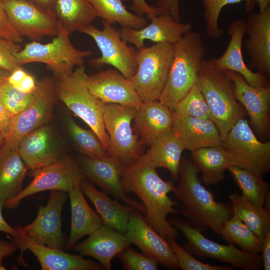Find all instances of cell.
<instances>
[{"instance_id": "cell-41", "label": "cell", "mask_w": 270, "mask_h": 270, "mask_svg": "<svg viewBox=\"0 0 270 270\" xmlns=\"http://www.w3.org/2000/svg\"><path fill=\"white\" fill-rule=\"evenodd\" d=\"M33 98L34 92L19 90L8 82L7 78L0 84V100L12 117L25 110Z\"/></svg>"}, {"instance_id": "cell-16", "label": "cell", "mask_w": 270, "mask_h": 270, "mask_svg": "<svg viewBox=\"0 0 270 270\" xmlns=\"http://www.w3.org/2000/svg\"><path fill=\"white\" fill-rule=\"evenodd\" d=\"M18 235L12 242L20 249L18 262L25 264L22 258L26 250H30L38 258L42 270H104L99 262L84 258L80 255L72 254L56 248L40 244L30 238L20 226H16Z\"/></svg>"}, {"instance_id": "cell-50", "label": "cell", "mask_w": 270, "mask_h": 270, "mask_svg": "<svg viewBox=\"0 0 270 270\" xmlns=\"http://www.w3.org/2000/svg\"><path fill=\"white\" fill-rule=\"evenodd\" d=\"M36 84L33 76L27 72L16 88L26 93H30L34 92Z\"/></svg>"}, {"instance_id": "cell-30", "label": "cell", "mask_w": 270, "mask_h": 270, "mask_svg": "<svg viewBox=\"0 0 270 270\" xmlns=\"http://www.w3.org/2000/svg\"><path fill=\"white\" fill-rule=\"evenodd\" d=\"M80 186L84 194L95 206L103 224L125 234L130 214L136 209L112 200L86 179L81 181Z\"/></svg>"}, {"instance_id": "cell-11", "label": "cell", "mask_w": 270, "mask_h": 270, "mask_svg": "<svg viewBox=\"0 0 270 270\" xmlns=\"http://www.w3.org/2000/svg\"><path fill=\"white\" fill-rule=\"evenodd\" d=\"M102 23V30L90 24L78 31L90 36L101 52V56L90 60V65L98 68H102L105 64L110 65L126 78L131 80L138 68V50L129 46L127 42L122 38L118 30L112 27L111 24L104 20Z\"/></svg>"}, {"instance_id": "cell-10", "label": "cell", "mask_w": 270, "mask_h": 270, "mask_svg": "<svg viewBox=\"0 0 270 270\" xmlns=\"http://www.w3.org/2000/svg\"><path fill=\"white\" fill-rule=\"evenodd\" d=\"M231 166L249 170L261 176L270 172V142L258 140L248 120L236 123L222 142Z\"/></svg>"}, {"instance_id": "cell-20", "label": "cell", "mask_w": 270, "mask_h": 270, "mask_svg": "<svg viewBox=\"0 0 270 270\" xmlns=\"http://www.w3.org/2000/svg\"><path fill=\"white\" fill-rule=\"evenodd\" d=\"M80 164L85 177L106 193L125 204L146 214V209L141 202L128 196L123 190L120 180V165L110 156L106 158L84 156Z\"/></svg>"}, {"instance_id": "cell-19", "label": "cell", "mask_w": 270, "mask_h": 270, "mask_svg": "<svg viewBox=\"0 0 270 270\" xmlns=\"http://www.w3.org/2000/svg\"><path fill=\"white\" fill-rule=\"evenodd\" d=\"M142 214L134 210L130 214L125 234L128 240L142 252L154 256L158 264L171 270L178 269L176 257L166 238L148 224Z\"/></svg>"}, {"instance_id": "cell-6", "label": "cell", "mask_w": 270, "mask_h": 270, "mask_svg": "<svg viewBox=\"0 0 270 270\" xmlns=\"http://www.w3.org/2000/svg\"><path fill=\"white\" fill-rule=\"evenodd\" d=\"M58 23V32L50 42L42 44L32 41L15 54L21 66L32 62L44 63L56 75L70 72L75 66H84V58L91 56L92 50L74 48L70 40V34Z\"/></svg>"}, {"instance_id": "cell-52", "label": "cell", "mask_w": 270, "mask_h": 270, "mask_svg": "<svg viewBox=\"0 0 270 270\" xmlns=\"http://www.w3.org/2000/svg\"><path fill=\"white\" fill-rule=\"evenodd\" d=\"M4 202L0 200V231L10 234L12 238L18 235V232L14 227H12L8 224L3 218L2 209Z\"/></svg>"}, {"instance_id": "cell-48", "label": "cell", "mask_w": 270, "mask_h": 270, "mask_svg": "<svg viewBox=\"0 0 270 270\" xmlns=\"http://www.w3.org/2000/svg\"><path fill=\"white\" fill-rule=\"evenodd\" d=\"M12 118L0 100V133L4 139L8 134Z\"/></svg>"}, {"instance_id": "cell-17", "label": "cell", "mask_w": 270, "mask_h": 270, "mask_svg": "<svg viewBox=\"0 0 270 270\" xmlns=\"http://www.w3.org/2000/svg\"><path fill=\"white\" fill-rule=\"evenodd\" d=\"M86 83L90 92L105 104L131 106L138 110L142 102L132 80L117 70L108 68L87 74Z\"/></svg>"}, {"instance_id": "cell-27", "label": "cell", "mask_w": 270, "mask_h": 270, "mask_svg": "<svg viewBox=\"0 0 270 270\" xmlns=\"http://www.w3.org/2000/svg\"><path fill=\"white\" fill-rule=\"evenodd\" d=\"M172 130L184 150L191 152L202 148L222 145L218 128L212 120L178 115L173 112Z\"/></svg>"}, {"instance_id": "cell-5", "label": "cell", "mask_w": 270, "mask_h": 270, "mask_svg": "<svg viewBox=\"0 0 270 270\" xmlns=\"http://www.w3.org/2000/svg\"><path fill=\"white\" fill-rule=\"evenodd\" d=\"M86 75L84 66H78L74 70L54 75L58 99L96 134L107 152L109 136L103 120L105 104L88 90L86 83Z\"/></svg>"}, {"instance_id": "cell-57", "label": "cell", "mask_w": 270, "mask_h": 270, "mask_svg": "<svg viewBox=\"0 0 270 270\" xmlns=\"http://www.w3.org/2000/svg\"><path fill=\"white\" fill-rule=\"evenodd\" d=\"M6 268L3 266H0V270H4Z\"/></svg>"}, {"instance_id": "cell-21", "label": "cell", "mask_w": 270, "mask_h": 270, "mask_svg": "<svg viewBox=\"0 0 270 270\" xmlns=\"http://www.w3.org/2000/svg\"><path fill=\"white\" fill-rule=\"evenodd\" d=\"M244 45L252 68L268 77L270 75V6L263 12H248Z\"/></svg>"}, {"instance_id": "cell-1", "label": "cell", "mask_w": 270, "mask_h": 270, "mask_svg": "<svg viewBox=\"0 0 270 270\" xmlns=\"http://www.w3.org/2000/svg\"><path fill=\"white\" fill-rule=\"evenodd\" d=\"M120 180L126 194L133 193L146 209V220L162 236H179L178 230L166 219L169 214H177L178 204L168 194L174 188L172 181H166L158 174L156 168L141 156L126 166H120Z\"/></svg>"}, {"instance_id": "cell-14", "label": "cell", "mask_w": 270, "mask_h": 270, "mask_svg": "<svg viewBox=\"0 0 270 270\" xmlns=\"http://www.w3.org/2000/svg\"><path fill=\"white\" fill-rule=\"evenodd\" d=\"M58 99L54 77L46 76L36 84L32 103L24 111L12 118L8 134L5 140L20 139L32 130L50 122Z\"/></svg>"}, {"instance_id": "cell-38", "label": "cell", "mask_w": 270, "mask_h": 270, "mask_svg": "<svg viewBox=\"0 0 270 270\" xmlns=\"http://www.w3.org/2000/svg\"><path fill=\"white\" fill-rule=\"evenodd\" d=\"M66 124L74 142L84 156L100 158L109 156L99 138L92 130L82 128L70 116L68 118Z\"/></svg>"}, {"instance_id": "cell-56", "label": "cell", "mask_w": 270, "mask_h": 270, "mask_svg": "<svg viewBox=\"0 0 270 270\" xmlns=\"http://www.w3.org/2000/svg\"><path fill=\"white\" fill-rule=\"evenodd\" d=\"M4 138L2 134L0 133V146L4 143Z\"/></svg>"}, {"instance_id": "cell-49", "label": "cell", "mask_w": 270, "mask_h": 270, "mask_svg": "<svg viewBox=\"0 0 270 270\" xmlns=\"http://www.w3.org/2000/svg\"><path fill=\"white\" fill-rule=\"evenodd\" d=\"M262 266L264 270H270V230L262 239Z\"/></svg>"}, {"instance_id": "cell-31", "label": "cell", "mask_w": 270, "mask_h": 270, "mask_svg": "<svg viewBox=\"0 0 270 270\" xmlns=\"http://www.w3.org/2000/svg\"><path fill=\"white\" fill-rule=\"evenodd\" d=\"M184 150L182 142L172 130L155 141L141 156L156 168L168 170L172 177L178 181Z\"/></svg>"}, {"instance_id": "cell-39", "label": "cell", "mask_w": 270, "mask_h": 270, "mask_svg": "<svg viewBox=\"0 0 270 270\" xmlns=\"http://www.w3.org/2000/svg\"><path fill=\"white\" fill-rule=\"evenodd\" d=\"M204 7V19L207 36L212 39H218L224 33L220 28L218 19L220 12L225 6L242 1L246 2L245 10L251 12L256 5V0H200Z\"/></svg>"}, {"instance_id": "cell-4", "label": "cell", "mask_w": 270, "mask_h": 270, "mask_svg": "<svg viewBox=\"0 0 270 270\" xmlns=\"http://www.w3.org/2000/svg\"><path fill=\"white\" fill-rule=\"evenodd\" d=\"M196 82L224 141L238 120L246 114L236 97L234 82L224 72L215 70L208 60H204Z\"/></svg>"}, {"instance_id": "cell-18", "label": "cell", "mask_w": 270, "mask_h": 270, "mask_svg": "<svg viewBox=\"0 0 270 270\" xmlns=\"http://www.w3.org/2000/svg\"><path fill=\"white\" fill-rule=\"evenodd\" d=\"M223 72L233 82L236 97L248 114L254 129L260 136H268L270 128V86H252L240 74L231 70Z\"/></svg>"}, {"instance_id": "cell-23", "label": "cell", "mask_w": 270, "mask_h": 270, "mask_svg": "<svg viewBox=\"0 0 270 270\" xmlns=\"http://www.w3.org/2000/svg\"><path fill=\"white\" fill-rule=\"evenodd\" d=\"M147 16L150 20V23L140 29L122 28L118 30L122 38L134 45L138 50L144 46L146 40L155 43L174 44L192 28L190 23L176 22L168 14H148Z\"/></svg>"}, {"instance_id": "cell-42", "label": "cell", "mask_w": 270, "mask_h": 270, "mask_svg": "<svg viewBox=\"0 0 270 270\" xmlns=\"http://www.w3.org/2000/svg\"><path fill=\"white\" fill-rule=\"evenodd\" d=\"M168 243L174 253L179 268L182 270H232L234 267L230 264L215 266L202 262L180 246L171 236L166 237Z\"/></svg>"}, {"instance_id": "cell-32", "label": "cell", "mask_w": 270, "mask_h": 270, "mask_svg": "<svg viewBox=\"0 0 270 270\" xmlns=\"http://www.w3.org/2000/svg\"><path fill=\"white\" fill-rule=\"evenodd\" d=\"M192 160L202 172L201 180L204 185L216 184L224 180V172L231 166L222 146L198 148L192 152Z\"/></svg>"}, {"instance_id": "cell-9", "label": "cell", "mask_w": 270, "mask_h": 270, "mask_svg": "<svg viewBox=\"0 0 270 270\" xmlns=\"http://www.w3.org/2000/svg\"><path fill=\"white\" fill-rule=\"evenodd\" d=\"M169 222L185 236L186 243L182 246L192 256L212 258L234 268L245 270H260L262 266V256L246 252L230 244L225 245L208 238L190 224L181 218L168 220Z\"/></svg>"}, {"instance_id": "cell-12", "label": "cell", "mask_w": 270, "mask_h": 270, "mask_svg": "<svg viewBox=\"0 0 270 270\" xmlns=\"http://www.w3.org/2000/svg\"><path fill=\"white\" fill-rule=\"evenodd\" d=\"M3 4L10 22L22 38L40 42L44 36H57L58 23L53 10L31 0H3Z\"/></svg>"}, {"instance_id": "cell-55", "label": "cell", "mask_w": 270, "mask_h": 270, "mask_svg": "<svg viewBox=\"0 0 270 270\" xmlns=\"http://www.w3.org/2000/svg\"><path fill=\"white\" fill-rule=\"evenodd\" d=\"M10 72L0 68V84L8 78Z\"/></svg>"}, {"instance_id": "cell-28", "label": "cell", "mask_w": 270, "mask_h": 270, "mask_svg": "<svg viewBox=\"0 0 270 270\" xmlns=\"http://www.w3.org/2000/svg\"><path fill=\"white\" fill-rule=\"evenodd\" d=\"M19 141L5 140L0 148V200L14 198L23 190L28 169L19 151Z\"/></svg>"}, {"instance_id": "cell-40", "label": "cell", "mask_w": 270, "mask_h": 270, "mask_svg": "<svg viewBox=\"0 0 270 270\" xmlns=\"http://www.w3.org/2000/svg\"><path fill=\"white\" fill-rule=\"evenodd\" d=\"M172 112L178 115L212 120L208 104L197 82L178 104Z\"/></svg>"}, {"instance_id": "cell-54", "label": "cell", "mask_w": 270, "mask_h": 270, "mask_svg": "<svg viewBox=\"0 0 270 270\" xmlns=\"http://www.w3.org/2000/svg\"><path fill=\"white\" fill-rule=\"evenodd\" d=\"M258 5L260 12H263L268 6H270V0H256Z\"/></svg>"}, {"instance_id": "cell-25", "label": "cell", "mask_w": 270, "mask_h": 270, "mask_svg": "<svg viewBox=\"0 0 270 270\" xmlns=\"http://www.w3.org/2000/svg\"><path fill=\"white\" fill-rule=\"evenodd\" d=\"M88 236L84 240L77 242L72 250L82 256L96 258L106 270L112 269V258L132 244L125 234L104 224Z\"/></svg>"}, {"instance_id": "cell-7", "label": "cell", "mask_w": 270, "mask_h": 270, "mask_svg": "<svg viewBox=\"0 0 270 270\" xmlns=\"http://www.w3.org/2000/svg\"><path fill=\"white\" fill-rule=\"evenodd\" d=\"M174 44L156 43L138 50L136 74L131 79L142 102L158 100L172 62Z\"/></svg>"}, {"instance_id": "cell-8", "label": "cell", "mask_w": 270, "mask_h": 270, "mask_svg": "<svg viewBox=\"0 0 270 270\" xmlns=\"http://www.w3.org/2000/svg\"><path fill=\"white\" fill-rule=\"evenodd\" d=\"M136 110L131 106L105 104L103 120L109 136L107 153L122 166L134 162L144 154V145L132 126Z\"/></svg>"}, {"instance_id": "cell-53", "label": "cell", "mask_w": 270, "mask_h": 270, "mask_svg": "<svg viewBox=\"0 0 270 270\" xmlns=\"http://www.w3.org/2000/svg\"><path fill=\"white\" fill-rule=\"evenodd\" d=\"M38 6L46 9L53 10L56 0H31Z\"/></svg>"}, {"instance_id": "cell-47", "label": "cell", "mask_w": 270, "mask_h": 270, "mask_svg": "<svg viewBox=\"0 0 270 270\" xmlns=\"http://www.w3.org/2000/svg\"><path fill=\"white\" fill-rule=\"evenodd\" d=\"M132 2L131 9L136 14L144 16V14L158 15L157 10L149 5L146 0H128Z\"/></svg>"}, {"instance_id": "cell-51", "label": "cell", "mask_w": 270, "mask_h": 270, "mask_svg": "<svg viewBox=\"0 0 270 270\" xmlns=\"http://www.w3.org/2000/svg\"><path fill=\"white\" fill-rule=\"evenodd\" d=\"M16 248L13 242H10L5 240H0V266H2L3 259L13 254Z\"/></svg>"}, {"instance_id": "cell-36", "label": "cell", "mask_w": 270, "mask_h": 270, "mask_svg": "<svg viewBox=\"0 0 270 270\" xmlns=\"http://www.w3.org/2000/svg\"><path fill=\"white\" fill-rule=\"evenodd\" d=\"M222 238L230 244L236 245L244 252L252 254L261 252L262 240L258 236L234 210L220 230Z\"/></svg>"}, {"instance_id": "cell-46", "label": "cell", "mask_w": 270, "mask_h": 270, "mask_svg": "<svg viewBox=\"0 0 270 270\" xmlns=\"http://www.w3.org/2000/svg\"><path fill=\"white\" fill-rule=\"evenodd\" d=\"M154 3V6L157 10L158 15L168 14L176 22H180L179 0H155Z\"/></svg>"}, {"instance_id": "cell-22", "label": "cell", "mask_w": 270, "mask_h": 270, "mask_svg": "<svg viewBox=\"0 0 270 270\" xmlns=\"http://www.w3.org/2000/svg\"><path fill=\"white\" fill-rule=\"evenodd\" d=\"M228 32L230 40L224 53L218 58L208 60L210 64L220 72L231 70L241 74L252 86H269L268 77L258 72H253L245 64L242 54V44L246 34L244 22L242 19L234 20Z\"/></svg>"}, {"instance_id": "cell-34", "label": "cell", "mask_w": 270, "mask_h": 270, "mask_svg": "<svg viewBox=\"0 0 270 270\" xmlns=\"http://www.w3.org/2000/svg\"><path fill=\"white\" fill-rule=\"evenodd\" d=\"M94 8L98 16L107 22L118 23L122 28L140 29L148 24L144 16L129 12L122 0H87Z\"/></svg>"}, {"instance_id": "cell-33", "label": "cell", "mask_w": 270, "mask_h": 270, "mask_svg": "<svg viewBox=\"0 0 270 270\" xmlns=\"http://www.w3.org/2000/svg\"><path fill=\"white\" fill-rule=\"evenodd\" d=\"M53 11L58 22L70 34L90 24L98 17L87 0H56Z\"/></svg>"}, {"instance_id": "cell-44", "label": "cell", "mask_w": 270, "mask_h": 270, "mask_svg": "<svg viewBox=\"0 0 270 270\" xmlns=\"http://www.w3.org/2000/svg\"><path fill=\"white\" fill-rule=\"evenodd\" d=\"M22 48L19 43L0 38V68L10 73L22 67L15 56V54Z\"/></svg>"}, {"instance_id": "cell-37", "label": "cell", "mask_w": 270, "mask_h": 270, "mask_svg": "<svg viewBox=\"0 0 270 270\" xmlns=\"http://www.w3.org/2000/svg\"><path fill=\"white\" fill-rule=\"evenodd\" d=\"M228 170L240 189L242 195L254 205L264 206L270 190L269 184L263 180L262 176L236 166H230Z\"/></svg>"}, {"instance_id": "cell-45", "label": "cell", "mask_w": 270, "mask_h": 270, "mask_svg": "<svg viewBox=\"0 0 270 270\" xmlns=\"http://www.w3.org/2000/svg\"><path fill=\"white\" fill-rule=\"evenodd\" d=\"M0 38L18 43L23 42L22 38L17 32L8 18L3 0H0Z\"/></svg>"}, {"instance_id": "cell-29", "label": "cell", "mask_w": 270, "mask_h": 270, "mask_svg": "<svg viewBox=\"0 0 270 270\" xmlns=\"http://www.w3.org/2000/svg\"><path fill=\"white\" fill-rule=\"evenodd\" d=\"M71 209V225L66 248L73 246L82 237L88 236L103 225L100 215L87 202L80 186L77 183L68 192Z\"/></svg>"}, {"instance_id": "cell-15", "label": "cell", "mask_w": 270, "mask_h": 270, "mask_svg": "<svg viewBox=\"0 0 270 270\" xmlns=\"http://www.w3.org/2000/svg\"><path fill=\"white\" fill-rule=\"evenodd\" d=\"M66 198V192L50 190L46 205L40 206L35 220L22 227L24 232L40 244L63 250L64 239L62 228V213Z\"/></svg>"}, {"instance_id": "cell-3", "label": "cell", "mask_w": 270, "mask_h": 270, "mask_svg": "<svg viewBox=\"0 0 270 270\" xmlns=\"http://www.w3.org/2000/svg\"><path fill=\"white\" fill-rule=\"evenodd\" d=\"M206 52L201 34L192 30L174 44L172 62L158 98L172 111L196 82Z\"/></svg>"}, {"instance_id": "cell-35", "label": "cell", "mask_w": 270, "mask_h": 270, "mask_svg": "<svg viewBox=\"0 0 270 270\" xmlns=\"http://www.w3.org/2000/svg\"><path fill=\"white\" fill-rule=\"evenodd\" d=\"M234 210L242 220L260 238L263 239L270 230V214L256 206L240 194L230 196Z\"/></svg>"}, {"instance_id": "cell-24", "label": "cell", "mask_w": 270, "mask_h": 270, "mask_svg": "<svg viewBox=\"0 0 270 270\" xmlns=\"http://www.w3.org/2000/svg\"><path fill=\"white\" fill-rule=\"evenodd\" d=\"M18 146L22 160L32 173L64 158L48 124L22 137Z\"/></svg>"}, {"instance_id": "cell-2", "label": "cell", "mask_w": 270, "mask_h": 270, "mask_svg": "<svg viewBox=\"0 0 270 270\" xmlns=\"http://www.w3.org/2000/svg\"><path fill=\"white\" fill-rule=\"evenodd\" d=\"M200 170L190 160L182 158L178 184L172 192L184 205L178 212L201 232L210 228L218 235L224 222L234 214L231 204L216 202L213 194L202 184Z\"/></svg>"}, {"instance_id": "cell-43", "label": "cell", "mask_w": 270, "mask_h": 270, "mask_svg": "<svg viewBox=\"0 0 270 270\" xmlns=\"http://www.w3.org/2000/svg\"><path fill=\"white\" fill-rule=\"evenodd\" d=\"M116 256L121 262L125 270H156L158 262L152 256L140 253L130 246L126 248Z\"/></svg>"}, {"instance_id": "cell-13", "label": "cell", "mask_w": 270, "mask_h": 270, "mask_svg": "<svg viewBox=\"0 0 270 270\" xmlns=\"http://www.w3.org/2000/svg\"><path fill=\"white\" fill-rule=\"evenodd\" d=\"M33 180L16 196L4 202V206L16 208L25 198L45 191L62 190L68 192L86 177L80 163L75 160L64 157L32 173Z\"/></svg>"}, {"instance_id": "cell-26", "label": "cell", "mask_w": 270, "mask_h": 270, "mask_svg": "<svg viewBox=\"0 0 270 270\" xmlns=\"http://www.w3.org/2000/svg\"><path fill=\"white\" fill-rule=\"evenodd\" d=\"M133 120L134 131L142 143L150 147L172 130L173 112L158 100L142 102Z\"/></svg>"}]
</instances>
